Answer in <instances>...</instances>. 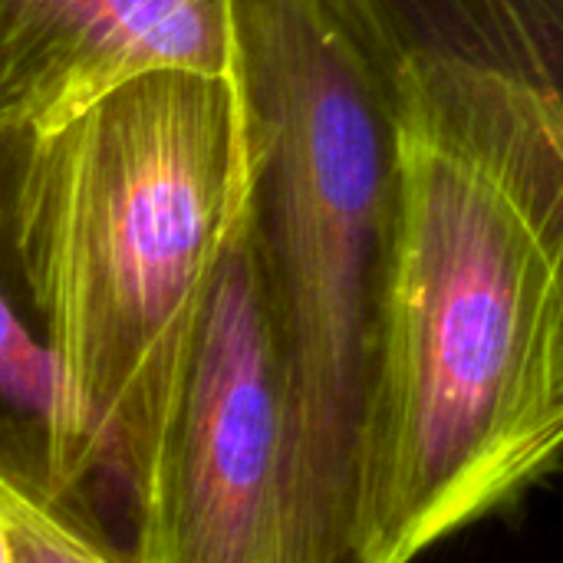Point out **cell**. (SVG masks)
<instances>
[{"label":"cell","instance_id":"1","mask_svg":"<svg viewBox=\"0 0 563 563\" xmlns=\"http://www.w3.org/2000/svg\"><path fill=\"white\" fill-rule=\"evenodd\" d=\"M247 224L317 563H373L389 475L399 96L360 0H231Z\"/></svg>","mask_w":563,"mask_h":563},{"label":"cell","instance_id":"2","mask_svg":"<svg viewBox=\"0 0 563 563\" xmlns=\"http://www.w3.org/2000/svg\"><path fill=\"white\" fill-rule=\"evenodd\" d=\"M231 76L158 69L33 132L20 231L63 376L79 508L132 531L244 201ZM109 528V525H106Z\"/></svg>","mask_w":563,"mask_h":563},{"label":"cell","instance_id":"3","mask_svg":"<svg viewBox=\"0 0 563 563\" xmlns=\"http://www.w3.org/2000/svg\"><path fill=\"white\" fill-rule=\"evenodd\" d=\"M396 96L389 475L373 563H412L563 455V162L445 122L399 79Z\"/></svg>","mask_w":563,"mask_h":563},{"label":"cell","instance_id":"4","mask_svg":"<svg viewBox=\"0 0 563 563\" xmlns=\"http://www.w3.org/2000/svg\"><path fill=\"white\" fill-rule=\"evenodd\" d=\"M129 551L135 563H317L247 181Z\"/></svg>","mask_w":563,"mask_h":563},{"label":"cell","instance_id":"5","mask_svg":"<svg viewBox=\"0 0 563 563\" xmlns=\"http://www.w3.org/2000/svg\"><path fill=\"white\" fill-rule=\"evenodd\" d=\"M231 76V0H0V119L43 132L129 79Z\"/></svg>","mask_w":563,"mask_h":563},{"label":"cell","instance_id":"6","mask_svg":"<svg viewBox=\"0 0 563 563\" xmlns=\"http://www.w3.org/2000/svg\"><path fill=\"white\" fill-rule=\"evenodd\" d=\"M30 142V129L0 119V465L79 505L63 376L23 264L20 188Z\"/></svg>","mask_w":563,"mask_h":563},{"label":"cell","instance_id":"7","mask_svg":"<svg viewBox=\"0 0 563 563\" xmlns=\"http://www.w3.org/2000/svg\"><path fill=\"white\" fill-rule=\"evenodd\" d=\"M376 33L511 82L563 145V0H360Z\"/></svg>","mask_w":563,"mask_h":563},{"label":"cell","instance_id":"8","mask_svg":"<svg viewBox=\"0 0 563 563\" xmlns=\"http://www.w3.org/2000/svg\"><path fill=\"white\" fill-rule=\"evenodd\" d=\"M0 518L7 525L10 563H135L132 551L96 515L3 465Z\"/></svg>","mask_w":563,"mask_h":563},{"label":"cell","instance_id":"9","mask_svg":"<svg viewBox=\"0 0 563 563\" xmlns=\"http://www.w3.org/2000/svg\"><path fill=\"white\" fill-rule=\"evenodd\" d=\"M0 563H10V541H7V525L0 518Z\"/></svg>","mask_w":563,"mask_h":563}]
</instances>
